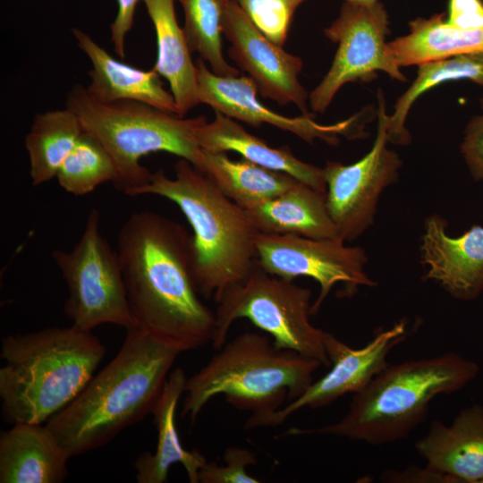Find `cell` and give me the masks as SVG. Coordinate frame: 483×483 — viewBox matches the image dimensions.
<instances>
[{"label": "cell", "instance_id": "1", "mask_svg": "<svg viewBox=\"0 0 483 483\" xmlns=\"http://www.w3.org/2000/svg\"><path fill=\"white\" fill-rule=\"evenodd\" d=\"M190 239L179 223L132 213L119 230L117 254L137 326L182 352L211 343L216 315L199 299Z\"/></svg>", "mask_w": 483, "mask_h": 483}, {"label": "cell", "instance_id": "2", "mask_svg": "<svg viewBox=\"0 0 483 483\" xmlns=\"http://www.w3.org/2000/svg\"><path fill=\"white\" fill-rule=\"evenodd\" d=\"M181 352L137 326L127 329L114 358L47 427L71 457L105 445L152 413Z\"/></svg>", "mask_w": 483, "mask_h": 483}, {"label": "cell", "instance_id": "3", "mask_svg": "<svg viewBox=\"0 0 483 483\" xmlns=\"http://www.w3.org/2000/svg\"><path fill=\"white\" fill-rule=\"evenodd\" d=\"M106 352L91 331L73 325L3 337V419L11 424L47 421L78 396Z\"/></svg>", "mask_w": 483, "mask_h": 483}, {"label": "cell", "instance_id": "4", "mask_svg": "<svg viewBox=\"0 0 483 483\" xmlns=\"http://www.w3.org/2000/svg\"><path fill=\"white\" fill-rule=\"evenodd\" d=\"M174 179L163 169L127 195H157L175 203L193 230L191 266L199 295L218 301L232 285L243 281L256 264L254 238L258 231L242 208L226 197L215 182L191 162L174 165Z\"/></svg>", "mask_w": 483, "mask_h": 483}, {"label": "cell", "instance_id": "5", "mask_svg": "<svg viewBox=\"0 0 483 483\" xmlns=\"http://www.w3.org/2000/svg\"><path fill=\"white\" fill-rule=\"evenodd\" d=\"M479 365L454 352L387 365L360 392L336 422L291 428L280 436L333 435L372 445L396 442L423 420L432 400L463 388Z\"/></svg>", "mask_w": 483, "mask_h": 483}, {"label": "cell", "instance_id": "6", "mask_svg": "<svg viewBox=\"0 0 483 483\" xmlns=\"http://www.w3.org/2000/svg\"><path fill=\"white\" fill-rule=\"evenodd\" d=\"M320 366L315 360L276 347L267 335L242 333L225 342L187 378L182 416L193 423L204 406L219 394L251 415L273 412L285 401L299 397L314 381Z\"/></svg>", "mask_w": 483, "mask_h": 483}, {"label": "cell", "instance_id": "7", "mask_svg": "<svg viewBox=\"0 0 483 483\" xmlns=\"http://www.w3.org/2000/svg\"><path fill=\"white\" fill-rule=\"evenodd\" d=\"M65 107L108 151L117 169L114 184L126 195L149 182L152 173L140 159L152 152H168L200 166L203 150L195 132L208 122L203 115L184 118L131 100L104 104L80 84L69 91Z\"/></svg>", "mask_w": 483, "mask_h": 483}, {"label": "cell", "instance_id": "8", "mask_svg": "<svg viewBox=\"0 0 483 483\" xmlns=\"http://www.w3.org/2000/svg\"><path fill=\"white\" fill-rule=\"evenodd\" d=\"M311 291L272 275L256 262L249 275L230 286L216 301V330L212 345L218 350L226 342L232 324L247 318L271 337L275 345L293 351L329 367L325 347L326 331L312 325Z\"/></svg>", "mask_w": 483, "mask_h": 483}, {"label": "cell", "instance_id": "9", "mask_svg": "<svg viewBox=\"0 0 483 483\" xmlns=\"http://www.w3.org/2000/svg\"><path fill=\"white\" fill-rule=\"evenodd\" d=\"M99 220L98 210L92 208L73 248L52 251L68 291L64 311L72 325L83 330L91 331L103 324L127 330L137 325L117 251L102 236Z\"/></svg>", "mask_w": 483, "mask_h": 483}, {"label": "cell", "instance_id": "10", "mask_svg": "<svg viewBox=\"0 0 483 483\" xmlns=\"http://www.w3.org/2000/svg\"><path fill=\"white\" fill-rule=\"evenodd\" d=\"M377 127L371 149L350 165L327 161L323 167L326 199L338 236L346 242L360 237L375 221L380 197L394 183L402 161L387 147L389 115L381 90L377 92Z\"/></svg>", "mask_w": 483, "mask_h": 483}, {"label": "cell", "instance_id": "11", "mask_svg": "<svg viewBox=\"0 0 483 483\" xmlns=\"http://www.w3.org/2000/svg\"><path fill=\"white\" fill-rule=\"evenodd\" d=\"M388 24L386 10L380 2H343L339 16L324 30L338 48L330 69L309 96L314 112L324 113L344 84L370 81L377 77V72L406 81L387 50Z\"/></svg>", "mask_w": 483, "mask_h": 483}, {"label": "cell", "instance_id": "12", "mask_svg": "<svg viewBox=\"0 0 483 483\" xmlns=\"http://www.w3.org/2000/svg\"><path fill=\"white\" fill-rule=\"evenodd\" d=\"M256 262L268 274L293 280L299 276L314 279L319 294L311 306L316 314L333 287L343 284L350 296L359 287H374L368 275V256L360 246H348L339 238L314 239L294 234L257 233L254 238Z\"/></svg>", "mask_w": 483, "mask_h": 483}, {"label": "cell", "instance_id": "13", "mask_svg": "<svg viewBox=\"0 0 483 483\" xmlns=\"http://www.w3.org/2000/svg\"><path fill=\"white\" fill-rule=\"evenodd\" d=\"M405 336L406 322L400 321L377 333L365 346L354 349L326 332L324 343L330 361L329 371L278 410L265 415H251L245 428L275 427L302 408H322L347 394L360 392L388 365V354Z\"/></svg>", "mask_w": 483, "mask_h": 483}, {"label": "cell", "instance_id": "14", "mask_svg": "<svg viewBox=\"0 0 483 483\" xmlns=\"http://www.w3.org/2000/svg\"><path fill=\"white\" fill-rule=\"evenodd\" d=\"M223 34L231 46L228 55L255 83L258 94L279 106L294 105L308 112L309 93L299 75L303 62L265 37L250 21L237 0H230Z\"/></svg>", "mask_w": 483, "mask_h": 483}, {"label": "cell", "instance_id": "15", "mask_svg": "<svg viewBox=\"0 0 483 483\" xmlns=\"http://www.w3.org/2000/svg\"><path fill=\"white\" fill-rule=\"evenodd\" d=\"M195 64L200 104L209 106L215 112L255 127L269 124L309 143L315 139H320L335 144L338 141L337 135L358 137L356 128L362 112L330 125L316 123L311 114L287 117L267 108L258 100L257 86L250 77L219 76L208 68L207 63L200 57Z\"/></svg>", "mask_w": 483, "mask_h": 483}, {"label": "cell", "instance_id": "16", "mask_svg": "<svg viewBox=\"0 0 483 483\" xmlns=\"http://www.w3.org/2000/svg\"><path fill=\"white\" fill-rule=\"evenodd\" d=\"M420 240L424 278L460 301H473L483 292V226L475 225L458 237L446 233L438 215L428 216Z\"/></svg>", "mask_w": 483, "mask_h": 483}, {"label": "cell", "instance_id": "17", "mask_svg": "<svg viewBox=\"0 0 483 483\" xmlns=\"http://www.w3.org/2000/svg\"><path fill=\"white\" fill-rule=\"evenodd\" d=\"M415 449L445 482L483 483V407L462 409L450 425L433 421Z\"/></svg>", "mask_w": 483, "mask_h": 483}, {"label": "cell", "instance_id": "18", "mask_svg": "<svg viewBox=\"0 0 483 483\" xmlns=\"http://www.w3.org/2000/svg\"><path fill=\"white\" fill-rule=\"evenodd\" d=\"M72 32L79 47L92 63L87 93L95 100L108 104L119 100L144 103L178 115L174 97L152 68L144 71L114 58L84 31L73 28Z\"/></svg>", "mask_w": 483, "mask_h": 483}, {"label": "cell", "instance_id": "19", "mask_svg": "<svg viewBox=\"0 0 483 483\" xmlns=\"http://www.w3.org/2000/svg\"><path fill=\"white\" fill-rule=\"evenodd\" d=\"M70 458L47 425L15 423L0 435V482H62Z\"/></svg>", "mask_w": 483, "mask_h": 483}, {"label": "cell", "instance_id": "20", "mask_svg": "<svg viewBox=\"0 0 483 483\" xmlns=\"http://www.w3.org/2000/svg\"><path fill=\"white\" fill-rule=\"evenodd\" d=\"M211 123L200 125L195 137L199 146L210 152L234 151L242 158L268 169L286 173L313 189L326 193L323 168L297 158L288 146L273 148L247 131L235 120L218 112Z\"/></svg>", "mask_w": 483, "mask_h": 483}, {"label": "cell", "instance_id": "21", "mask_svg": "<svg viewBox=\"0 0 483 483\" xmlns=\"http://www.w3.org/2000/svg\"><path fill=\"white\" fill-rule=\"evenodd\" d=\"M187 377L181 368L170 372L161 396L152 411L157 430V442L154 453L144 452L134 462L136 480L139 483H164L170 468L181 463L191 483H199V471L207 462L198 450L183 448L175 425L177 403L184 394Z\"/></svg>", "mask_w": 483, "mask_h": 483}, {"label": "cell", "instance_id": "22", "mask_svg": "<svg viewBox=\"0 0 483 483\" xmlns=\"http://www.w3.org/2000/svg\"><path fill=\"white\" fill-rule=\"evenodd\" d=\"M243 210L258 233L314 239L339 237L327 209L326 193L301 182L274 199Z\"/></svg>", "mask_w": 483, "mask_h": 483}, {"label": "cell", "instance_id": "23", "mask_svg": "<svg viewBox=\"0 0 483 483\" xmlns=\"http://www.w3.org/2000/svg\"><path fill=\"white\" fill-rule=\"evenodd\" d=\"M153 23L157 56L153 69L170 84L178 110L184 115L200 104L197 68L183 28L178 24L174 0H142Z\"/></svg>", "mask_w": 483, "mask_h": 483}, {"label": "cell", "instance_id": "24", "mask_svg": "<svg viewBox=\"0 0 483 483\" xmlns=\"http://www.w3.org/2000/svg\"><path fill=\"white\" fill-rule=\"evenodd\" d=\"M444 14L417 18L409 22V33L387 42L394 62L402 66L460 55L483 53V28L462 30L449 25Z\"/></svg>", "mask_w": 483, "mask_h": 483}, {"label": "cell", "instance_id": "25", "mask_svg": "<svg viewBox=\"0 0 483 483\" xmlns=\"http://www.w3.org/2000/svg\"><path fill=\"white\" fill-rule=\"evenodd\" d=\"M202 150L198 169L242 208L274 199L301 182L286 173L266 168L244 158L232 160L225 152Z\"/></svg>", "mask_w": 483, "mask_h": 483}, {"label": "cell", "instance_id": "26", "mask_svg": "<svg viewBox=\"0 0 483 483\" xmlns=\"http://www.w3.org/2000/svg\"><path fill=\"white\" fill-rule=\"evenodd\" d=\"M82 132L78 116L66 107L35 115L25 137L32 185H41L56 176Z\"/></svg>", "mask_w": 483, "mask_h": 483}, {"label": "cell", "instance_id": "27", "mask_svg": "<svg viewBox=\"0 0 483 483\" xmlns=\"http://www.w3.org/2000/svg\"><path fill=\"white\" fill-rule=\"evenodd\" d=\"M460 80H469L483 87V53L460 55L419 64L417 77L398 97L394 113L389 115V142L406 145L411 141L405 122L411 106L422 94L438 85Z\"/></svg>", "mask_w": 483, "mask_h": 483}, {"label": "cell", "instance_id": "28", "mask_svg": "<svg viewBox=\"0 0 483 483\" xmlns=\"http://www.w3.org/2000/svg\"><path fill=\"white\" fill-rule=\"evenodd\" d=\"M184 13L183 30L191 53L197 52L219 76H239L224 56L223 24L230 0H176Z\"/></svg>", "mask_w": 483, "mask_h": 483}, {"label": "cell", "instance_id": "29", "mask_svg": "<svg viewBox=\"0 0 483 483\" xmlns=\"http://www.w3.org/2000/svg\"><path fill=\"white\" fill-rule=\"evenodd\" d=\"M55 178L67 192L82 196L98 185L117 178L114 159L104 146L83 131L75 147L61 165Z\"/></svg>", "mask_w": 483, "mask_h": 483}, {"label": "cell", "instance_id": "30", "mask_svg": "<svg viewBox=\"0 0 483 483\" xmlns=\"http://www.w3.org/2000/svg\"><path fill=\"white\" fill-rule=\"evenodd\" d=\"M251 23L269 40L283 47L301 0H237Z\"/></svg>", "mask_w": 483, "mask_h": 483}, {"label": "cell", "instance_id": "31", "mask_svg": "<svg viewBox=\"0 0 483 483\" xmlns=\"http://www.w3.org/2000/svg\"><path fill=\"white\" fill-rule=\"evenodd\" d=\"M223 464L206 462L199 471L201 483H258L246 468L257 462L255 454L246 448L227 447L223 455Z\"/></svg>", "mask_w": 483, "mask_h": 483}, {"label": "cell", "instance_id": "32", "mask_svg": "<svg viewBox=\"0 0 483 483\" xmlns=\"http://www.w3.org/2000/svg\"><path fill=\"white\" fill-rule=\"evenodd\" d=\"M460 151L470 176L483 182V114L473 116L466 124Z\"/></svg>", "mask_w": 483, "mask_h": 483}, {"label": "cell", "instance_id": "33", "mask_svg": "<svg viewBox=\"0 0 483 483\" xmlns=\"http://www.w3.org/2000/svg\"><path fill=\"white\" fill-rule=\"evenodd\" d=\"M445 21L462 30L483 28V1L449 0Z\"/></svg>", "mask_w": 483, "mask_h": 483}, {"label": "cell", "instance_id": "34", "mask_svg": "<svg viewBox=\"0 0 483 483\" xmlns=\"http://www.w3.org/2000/svg\"><path fill=\"white\" fill-rule=\"evenodd\" d=\"M140 0H116L118 11L110 24L111 42L115 53L125 57V38L133 26L136 5Z\"/></svg>", "mask_w": 483, "mask_h": 483}, {"label": "cell", "instance_id": "35", "mask_svg": "<svg viewBox=\"0 0 483 483\" xmlns=\"http://www.w3.org/2000/svg\"><path fill=\"white\" fill-rule=\"evenodd\" d=\"M301 3L305 0H301ZM343 2H351V3H356V4H370L377 2L378 0H343Z\"/></svg>", "mask_w": 483, "mask_h": 483}, {"label": "cell", "instance_id": "36", "mask_svg": "<svg viewBox=\"0 0 483 483\" xmlns=\"http://www.w3.org/2000/svg\"><path fill=\"white\" fill-rule=\"evenodd\" d=\"M480 106H481V108L483 110V97L480 99Z\"/></svg>", "mask_w": 483, "mask_h": 483}]
</instances>
